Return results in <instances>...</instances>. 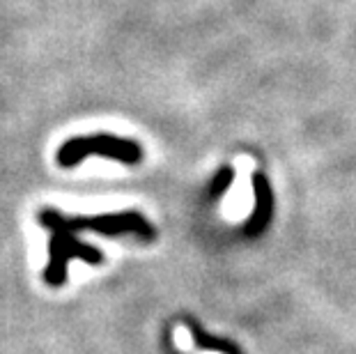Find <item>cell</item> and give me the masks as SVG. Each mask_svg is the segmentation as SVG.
Instances as JSON below:
<instances>
[{
  "label": "cell",
  "mask_w": 356,
  "mask_h": 354,
  "mask_svg": "<svg viewBox=\"0 0 356 354\" xmlns=\"http://www.w3.org/2000/svg\"><path fill=\"white\" fill-rule=\"evenodd\" d=\"M42 228H47L51 232V242H49V267L44 272L47 283L58 288L65 283L67 278V265L72 258H81L90 262V265H99L102 253L92 246H86L81 239L74 237L72 230H67L63 225V214H58L56 209H44L40 214Z\"/></svg>",
  "instance_id": "6da1fadb"
},
{
  "label": "cell",
  "mask_w": 356,
  "mask_h": 354,
  "mask_svg": "<svg viewBox=\"0 0 356 354\" xmlns=\"http://www.w3.org/2000/svg\"><path fill=\"white\" fill-rule=\"evenodd\" d=\"M106 156V159H115L122 163H138L143 159V150L136 145L134 140L111 136V134H95L88 138H72L60 145L58 150V163L65 168H72L79 161L88 159V156Z\"/></svg>",
  "instance_id": "7a4b0ae2"
},
{
  "label": "cell",
  "mask_w": 356,
  "mask_h": 354,
  "mask_svg": "<svg viewBox=\"0 0 356 354\" xmlns=\"http://www.w3.org/2000/svg\"><path fill=\"white\" fill-rule=\"evenodd\" d=\"M253 184H255V195H257V209L253 214V223H248V228H246L248 235H257L271 216V191H269L267 177L257 172L253 177Z\"/></svg>",
  "instance_id": "3957f363"
},
{
  "label": "cell",
  "mask_w": 356,
  "mask_h": 354,
  "mask_svg": "<svg viewBox=\"0 0 356 354\" xmlns=\"http://www.w3.org/2000/svg\"><path fill=\"white\" fill-rule=\"evenodd\" d=\"M232 177H234V170H230V168H223L221 172H218V177L211 182V193H221L223 189H228V184L232 182Z\"/></svg>",
  "instance_id": "277c9868"
}]
</instances>
